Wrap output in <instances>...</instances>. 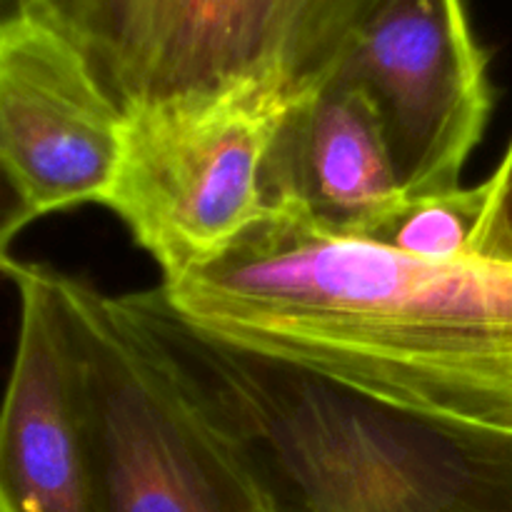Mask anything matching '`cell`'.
<instances>
[{"mask_svg": "<svg viewBox=\"0 0 512 512\" xmlns=\"http://www.w3.org/2000/svg\"><path fill=\"white\" fill-rule=\"evenodd\" d=\"M20 325L0 400V512H105L65 275L18 263Z\"/></svg>", "mask_w": 512, "mask_h": 512, "instance_id": "52a82bcc", "label": "cell"}, {"mask_svg": "<svg viewBox=\"0 0 512 512\" xmlns=\"http://www.w3.org/2000/svg\"><path fill=\"white\" fill-rule=\"evenodd\" d=\"M488 205V185L405 198L365 240L410 258L458 263L475 258V235ZM363 240V238H360Z\"/></svg>", "mask_w": 512, "mask_h": 512, "instance_id": "30bf717a", "label": "cell"}, {"mask_svg": "<svg viewBox=\"0 0 512 512\" xmlns=\"http://www.w3.org/2000/svg\"><path fill=\"white\" fill-rule=\"evenodd\" d=\"M278 505H280V512H323V510L310 508V505H303V503H285V500H278Z\"/></svg>", "mask_w": 512, "mask_h": 512, "instance_id": "4fadbf2b", "label": "cell"}, {"mask_svg": "<svg viewBox=\"0 0 512 512\" xmlns=\"http://www.w3.org/2000/svg\"><path fill=\"white\" fill-rule=\"evenodd\" d=\"M385 0H38L123 115L263 88L295 103L328 80Z\"/></svg>", "mask_w": 512, "mask_h": 512, "instance_id": "3957f363", "label": "cell"}, {"mask_svg": "<svg viewBox=\"0 0 512 512\" xmlns=\"http://www.w3.org/2000/svg\"><path fill=\"white\" fill-rule=\"evenodd\" d=\"M38 218L40 213L30 200L28 190L23 188L5 153L0 150V273L10 275V270L18 265V260H13L10 255V248H13L15 238Z\"/></svg>", "mask_w": 512, "mask_h": 512, "instance_id": "7c38bea8", "label": "cell"}, {"mask_svg": "<svg viewBox=\"0 0 512 512\" xmlns=\"http://www.w3.org/2000/svg\"><path fill=\"white\" fill-rule=\"evenodd\" d=\"M105 512H280L243 445L120 298L65 275Z\"/></svg>", "mask_w": 512, "mask_h": 512, "instance_id": "277c9868", "label": "cell"}, {"mask_svg": "<svg viewBox=\"0 0 512 512\" xmlns=\"http://www.w3.org/2000/svg\"><path fill=\"white\" fill-rule=\"evenodd\" d=\"M485 185L488 205L475 235V258L512 265V143Z\"/></svg>", "mask_w": 512, "mask_h": 512, "instance_id": "8fae6325", "label": "cell"}, {"mask_svg": "<svg viewBox=\"0 0 512 512\" xmlns=\"http://www.w3.org/2000/svg\"><path fill=\"white\" fill-rule=\"evenodd\" d=\"M153 290L220 343L398 408L512 430V265L410 258L268 208Z\"/></svg>", "mask_w": 512, "mask_h": 512, "instance_id": "6da1fadb", "label": "cell"}, {"mask_svg": "<svg viewBox=\"0 0 512 512\" xmlns=\"http://www.w3.org/2000/svg\"><path fill=\"white\" fill-rule=\"evenodd\" d=\"M13 3L18 5V10H30L35 3H38V0H13Z\"/></svg>", "mask_w": 512, "mask_h": 512, "instance_id": "9a60e30c", "label": "cell"}, {"mask_svg": "<svg viewBox=\"0 0 512 512\" xmlns=\"http://www.w3.org/2000/svg\"><path fill=\"white\" fill-rule=\"evenodd\" d=\"M123 113L58 28L30 10L0 20V150L40 218L105 203Z\"/></svg>", "mask_w": 512, "mask_h": 512, "instance_id": "ba28073f", "label": "cell"}, {"mask_svg": "<svg viewBox=\"0 0 512 512\" xmlns=\"http://www.w3.org/2000/svg\"><path fill=\"white\" fill-rule=\"evenodd\" d=\"M15 13H20V10L13 0H0V20L10 18V15H15Z\"/></svg>", "mask_w": 512, "mask_h": 512, "instance_id": "5bb4252c", "label": "cell"}, {"mask_svg": "<svg viewBox=\"0 0 512 512\" xmlns=\"http://www.w3.org/2000/svg\"><path fill=\"white\" fill-rule=\"evenodd\" d=\"M290 100L263 88L123 115L105 198L163 280L223 253L265 213L263 168Z\"/></svg>", "mask_w": 512, "mask_h": 512, "instance_id": "5b68a950", "label": "cell"}, {"mask_svg": "<svg viewBox=\"0 0 512 512\" xmlns=\"http://www.w3.org/2000/svg\"><path fill=\"white\" fill-rule=\"evenodd\" d=\"M265 210H300L345 238H368L405 200L378 118L338 75L295 100L263 168Z\"/></svg>", "mask_w": 512, "mask_h": 512, "instance_id": "9c48e42d", "label": "cell"}, {"mask_svg": "<svg viewBox=\"0 0 512 512\" xmlns=\"http://www.w3.org/2000/svg\"><path fill=\"white\" fill-rule=\"evenodd\" d=\"M273 495L323 512H512V430L398 408L120 295Z\"/></svg>", "mask_w": 512, "mask_h": 512, "instance_id": "7a4b0ae2", "label": "cell"}, {"mask_svg": "<svg viewBox=\"0 0 512 512\" xmlns=\"http://www.w3.org/2000/svg\"><path fill=\"white\" fill-rule=\"evenodd\" d=\"M333 75L373 108L405 198L460 188L493 108L463 0H385Z\"/></svg>", "mask_w": 512, "mask_h": 512, "instance_id": "8992f818", "label": "cell"}]
</instances>
